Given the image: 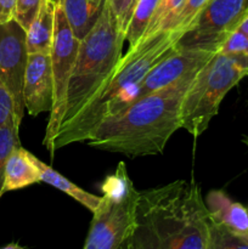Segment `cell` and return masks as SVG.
Segmentation results:
<instances>
[{"instance_id":"obj_1","label":"cell","mask_w":248,"mask_h":249,"mask_svg":"<svg viewBox=\"0 0 248 249\" xmlns=\"http://www.w3.org/2000/svg\"><path fill=\"white\" fill-rule=\"evenodd\" d=\"M209 212L196 180H175L139 191L133 249H207Z\"/></svg>"},{"instance_id":"obj_2","label":"cell","mask_w":248,"mask_h":249,"mask_svg":"<svg viewBox=\"0 0 248 249\" xmlns=\"http://www.w3.org/2000/svg\"><path fill=\"white\" fill-rule=\"evenodd\" d=\"M196 73H190L105 118L90 134L88 145L129 158L160 155L173 134L181 128V102Z\"/></svg>"},{"instance_id":"obj_3","label":"cell","mask_w":248,"mask_h":249,"mask_svg":"<svg viewBox=\"0 0 248 249\" xmlns=\"http://www.w3.org/2000/svg\"><path fill=\"white\" fill-rule=\"evenodd\" d=\"M184 34L182 31H160L126 51L107 87L94 102L72 121L62 124L53 142V153L65 146L87 142L90 134L107 117L119 113L135 101L139 85L151 70L169 55Z\"/></svg>"},{"instance_id":"obj_4","label":"cell","mask_w":248,"mask_h":249,"mask_svg":"<svg viewBox=\"0 0 248 249\" xmlns=\"http://www.w3.org/2000/svg\"><path fill=\"white\" fill-rule=\"evenodd\" d=\"M124 41L125 34L106 1L97 23L79 40L62 124L72 121L104 91L123 57Z\"/></svg>"},{"instance_id":"obj_5","label":"cell","mask_w":248,"mask_h":249,"mask_svg":"<svg viewBox=\"0 0 248 249\" xmlns=\"http://www.w3.org/2000/svg\"><path fill=\"white\" fill-rule=\"evenodd\" d=\"M248 75V56L218 51L196 73L180 108L181 128L199 138L218 114L221 101Z\"/></svg>"},{"instance_id":"obj_6","label":"cell","mask_w":248,"mask_h":249,"mask_svg":"<svg viewBox=\"0 0 248 249\" xmlns=\"http://www.w3.org/2000/svg\"><path fill=\"white\" fill-rule=\"evenodd\" d=\"M101 189L104 196L92 213L83 249H119L133 231L139 191L123 162L105 180Z\"/></svg>"},{"instance_id":"obj_7","label":"cell","mask_w":248,"mask_h":249,"mask_svg":"<svg viewBox=\"0 0 248 249\" xmlns=\"http://www.w3.org/2000/svg\"><path fill=\"white\" fill-rule=\"evenodd\" d=\"M78 48H79V40L73 34L63 10L61 9L60 5L56 4L55 29H53V40L50 51L53 82V109L49 113L50 116L43 140L44 146L50 152L51 157L53 156V142L65 117L68 85L77 58Z\"/></svg>"},{"instance_id":"obj_8","label":"cell","mask_w":248,"mask_h":249,"mask_svg":"<svg viewBox=\"0 0 248 249\" xmlns=\"http://www.w3.org/2000/svg\"><path fill=\"white\" fill-rule=\"evenodd\" d=\"M247 11L246 0H209L177 45L219 51Z\"/></svg>"},{"instance_id":"obj_9","label":"cell","mask_w":248,"mask_h":249,"mask_svg":"<svg viewBox=\"0 0 248 249\" xmlns=\"http://www.w3.org/2000/svg\"><path fill=\"white\" fill-rule=\"evenodd\" d=\"M27 61L26 31L16 19L0 23V80L14 99L15 113L19 122H22L26 109L23 82Z\"/></svg>"},{"instance_id":"obj_10","label":"cell","mask_w":248,"mask_h":249,"mask_svg":"<svg viewBox=\"0 0 248 249\" xmlns=\"http://www.w3.org/2000/svg\"><path fill=\"white\" fill-rule=\"evenodd\" d=\"M214 53V51L203 49L180 48L177 45V48L162 61H159L141 82L135 101L142 99L146 95L163 89L190 73L198 72L211 60Z\"/></svg>"},{"instance_id":"obj_11","label":"cell","mask_w":248,"mask_h":249,"mask_svg":"<svg viewBox=\"0 0 248 249\" xmlns=\"http://www.w3.org/2000/svg\"><path fill=\"white\" fill-rule=\"evenodd\" d=\"M24 108L29 116L50 113L53 104V82L50 53H29L23 82Z\"/></svg>"},{"instance_id":"obj_12","label":"cell","mask_w":248,"mask_h":249,"mask_svg":"<svg viewBox=\"0 0 248 249\" xmlns=\"http://www.w3.org/2000/svg\"><path fill=\"white\" fill-rule=\"evenodd\" d=\"M39 158L21 145L16 146L7 157L5 165L4 192L24 189L41 182Z\"/></svg>"},{"instance_id":"obj_13","label":"cell","mask_w":248,"mask_h":249,"mask_svg":"<svg viewBox=\"0 0 248 249\" xmlns=\"http://www.w3.org/2000/svg\"><path fill=\"white\" fill-rule=\"evenodd\" d=\"M209 214L218 223L237 235L248 237V209L232 201L223 190H212L206 196Z\"/></svg>"},{"instance_id":"obj_14","label":"cell","mask_w":248,"mask_h":249,"mask_svg":"<svg viewBox=\"0 0 248 249\" xmlns=\"http://www.w3.org/2000/svg\"><path fill=\"white\" fill-rule=\"evenodd\" d=\"M68 24L78 40H82L101 17L106 0H60Z\"/></svg>"},{"instance_id":"obj_15","label":"cell","mask_w":248,"mask_h":249,"mask_svg":"<svg viewBox=\"0 0 248 249\" xmlns=\"http://www.w3.org/2000/svg\"><path fill=\"white\" fill-rule=\"evenodd\" d=\"M55 6L51 0H43L38 15L26 32V45L29 53H50L55 29Z\"/></svg>"},{"instance_id":"obj_16","label":"cell","mask_w":248,"mask_h":249,"mask_svg":"<svg viewBox=\"0 0 248 249\" xmlns=\"http://www.w3.org/2000/svg\"><path fill=\"white\" fill-rule=\"evenodd\" d=\"M38 163L39 168H40L41 182H45V184L60 190L63 194L68 195V196L75 199L78 203L82 204L83 207H85L91 213L96 211L97 207L100 206V202H101V197L83 190L82 187H79L74 182H72L67 178L63 177L62 174H60L57 170H55L50 165L44 163L43 160H39Z\"/></svg>"},{"instance_id":"obj_17","label":"cell","mask_w":248,"mask_h":249,"mask_svg":"<svg viewBox=\"0 0 248 249\" xmlns=\"http://www.w3.org/2000/svg\"><path fill=\"white\" fill-rule=\"evenodd\" d=\"M159 0H138L133 16L125 31V41L130 49L136 48L147 31Z\"/></svg>"},{"instance_id":"obj_18","label":"cell","mask_w":248,"mask_h":249,"mask_svg":"<svg viewBox=\"0 0 248 249\" xmlns=\"http://www.w3.org/2000/svg\"><path fill=\"white\" fill-rule=\"evenodd\" d=\"M207 249H248V237L232 232L212 218L209 214V236Z\"/></svg>"},{"instance_id":"obj_19","label":"cell","mask_w":248,"mask_h":249,"mask_svg":"<svg viewBox=\"0 0 248 249\" xmlns=\"http://www.w3.org/2000/svg\"><path fill=\"white\" fill-rule=\"evenodd\" d=\"M185 2L186 0H159L150 22V26L142 39L148 38L157 32L168 31Z\"/></svg>"},{"instance_id":"obj_20","label":"cell","mask_w":248,"mask_h":249,"mask_svg":"<svg viewBox=\"0 0 248 249\" xmlns=\"http://www.w3.org/2000/svg\"><path fill=\"white\" fill-rule=\"evenodd\" d=\"M19 124L21 122H18L16 117H14L11 121L0 128V197L5 194V165H6L7 157L11 151L19 145Z\"/></svg>"},{"instance_id":"obj_21","label":"cell","mask_w":248,"mask_h":249,"mask_svg":"<svg viewBox=\"0 0 248 249\" xmlns=\"http://www.w3.org/2000/svg\"><path fill=\"white\" fill-rule=\"evenodd\" d=\"M208 1L209 0H186L185 5L182 6V9L180 10L177 16L175 17L173 23L170 24L169 29L182 32L186 31V29L189 28L190 24L192 23V21L196 18L197 15H198L199 11L206 6V4ZM169 29H168V31H169Z\"/></svg>"},{"instance_id":"obj_22","label":"cell","mask_w":248,"mask_h":249,"mask_svg":"<svg viewBox=\"0 0 248 249\" xmlns=\"http://www.w3.org/2000/svg\"><path fill=\"white\" fill-rule=\"evenodd\" d=\"M117 19L119 28L125 34L138 0H106Z\"/></svg>"},{"instance_id":"obj_23","label":"cell","mask_w":248,"mask_h":249,"mask_svg":"<svg viewBox=\"0 0 248 249\" xmlns=\"http://www.w3.org/2000/svg\"><path fill=\"white\" fill-rule=\"evenodd\" d=\"M41 1L43 0H17L15 19L26 32L38 15Z\"/></svg>"},{"instance_id":"obj_24","label":"cell","mask_w":248,"mask_h":249,"mask_svg":"<svg viewBox=\"0 0 248 249\" xmlns=\"http://www.w3.org/2000/svg\"><path fill=\"white\" fill-rule=\"evenodd\" d=\"M14 117H16L14 99H12L10 91L4 85V83L0 80V128L5 125L9 121H11Z\"/></svg>"},{"instance_id":"obj_25","label":"cell","mask_w":248,"mask_h":249,"mask_svg":"<svg viewBox=\"0 0 248 249\" xmlns=\"http://www.w3.org/2000/svg\"><path fill=\"white\" fill-rule=\"evenodd\" d=\"M17 0H0V23L15 19Z\"/></svg>"},{"instance_id":"obj_26","label":"cell","mask_w":248,"mask_h":249,"mask_svg":"<svg viewBox=\"0 0 248 249\" xmlns=\"http://www.w3.org/2000/svg\"><path fill=\"white\" fill-rule=\"evenodd\" d=\"M236 31H240L242 32L243 34H246V36H248V11L246 12V15L243 16V18L241 19V22L238 23L237 28H236Z\"/></svg>"},{"instance_id":"obj_27","label":"cell","mask_w":248,"mask_h":249,"mask_svg":"<svg viewBox=\"0 0 248 249\" xmlns=\"http://www.w3.org/2000/svg\"><path fill=\"white\" fill-rule=\"evenodd\" d=\"M0 249H26V248L22 247V246H19L18 243H9V245L5 246V247H2Z\"/></svg>"},{"instance_id":"obj_28","label":"cell","mask_w":248,"mask_h":249,"mask_svg":"<svg viewBox=\"0 0 248 249\" xmlns=\"http://www.w3.org/2000/svg\"><path fill=\"white\" fill-rule=\"evenodd\" d=\"M119 249H133V248H131V246L129 245V243L125 241V242H124L123 245H122V247L119 248Z\"/></svg>"},{"instance_id":"obj_29","label":"cell","mask_w":248,"mask_h":249,"mask_svg":"<svg viewBox=\"0 0 248 249\" xmlns=\"http://www.w3.org/2000/svg\"><path fill=\"white\" fill-rule=\"evenodd\" d=\"M242 141H243V143H245V145L248 147V135L247 136H243Z\"/></svg>"},{"instance_id":"obj_30","label":"cell","mask_w":248,"mask_h":249,"mask_svg":"<svg viewBox=\"0 0 248 249\" xmlns=\"http://www.w3.org/2000/svg\"><path fill=\"white\" fill-rule=\"evenodd\" d=\"M51 1H53V2H55V4H57V2L60 1V0H51Z\"/></svg>"},{"instance_id":"obj_31","label":"cell","mask_w":248,"mask_h":249,"mask_svg":"<svg viewBox=\"0 0 248 249\" xmlns=\"http://www.w3.org/2000/svg\"><path fill=\"white\" fill-rule=\"evenodd\" d=\"M246 2H247V9H248V0H246Z\"/></svg>"},{"instance_id":"obj_32","label":"cell","mask_w":248,"mask_h":249,"mask_svg":"<svg viewBox=\"0 0 248 249\" xmlns=\"http://www.w3.org/2000/svg\"><path fill=\"white\" fill-rule=\"evenodd\" d=\"M247 11H248V9H247ZM247 11H246V12H247Z\"/></svg>"},{"instance_id":"obj_33","label":"cell","mask_w":248,"mask_h":249,"mask_svg":"<svg viewBox=\"0 0 248 249\" xmlns=\"http://www.w3.org/2000/svg\"><path fill=\"white\" fill-rule=\"evenodd\" d=\"M247 209H248V208H247Z\"/></svg>"}]
</instances>
